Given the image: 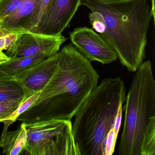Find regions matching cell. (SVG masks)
I'll list each match as a JSON object with an SVG mask.
<instances>
[{
    "instance_id": "cell-6",
    "label": "cell",
    "mask_w": 155,
    "mask_h": 155,
    "mask_svg": "<svg viewBox=\"0 0 155 155\" xmlns=\"http://www.w3.org/2000/svg\"><path fill=\"white\" fill-rule=\"evenodd\" d=\"M81 0H51L37 26L30 32L58 36L70 26Z\"/></svg>"
},
{
    "instance_id": "cell-14",
    "label": "cell",
    "mask_w": 155,
    "mask_h": 155,
    "mask_svg": "<svg viewBox=\"0 0 155 155\" xmlns=\"http://www.w3.org/2000/svg\"><path fill=\"white\" fill-rule=\"evenodd\" d=\"M140 155H155V117L150 120L144 131Z\"/></svg>"
},
{
    "instance_id": "cell-16",
    "label": "cell",
    "mask_w": 155,
    "mask_h": 155,
    "mask_svg": "<svg viewBox=\"0 0 155 155\" xmlns=\"http://www.w3.org/2000/svg\"><path fill=\"white\" fill-rule=\"evenodd\" d=\"M50 1L40 0L34 12L22 27L21 33L28 32L37 26Z\"/></svg>"
},
{
    "instance_id": "cell-3",
    "label": "cell",
    "mask_w": 155,
    "mask_h": 155,
    "mask_svg": "<svg viewBox=\"0 0 155 155\" xmlns=\"http://www.w3.org/2000/svg\"><path fill=\"white\" fill-rule=\"evenodd\" d=\"M59 53L56 71L31 108L51 103L48 118L71 120L97 85L99 75L91 61L71 43L64 46Z\"/></svg>"
},
{
    "instance_id": "cell-19",
    "label": "cell",
    "mask_w": 155,
    "mask_h": 155,
    "mask_svg": "<svg viewBox=\"0 0 155 155\" xmlns=\"http://www.w3.org/2000/svg\"><path fill=\"white\" fill-rule=\"evenodd\" d=\"M24 100L0 102V120L11 115Z\"/></svg>"
},
{
    "instance_id": "cell-12",
    "label": "cell",
    "mask_w": 155,
    "mask_h": 155,
    "mask_svg": "<svg viewBox=\"0 0 155 155\" xmlns=\"http://www.w3.org/2000/svg\"><path fill=\"white\" fill-rule=\"evenodd\" d=\"M48 58L45 54L31 57L11 58L10 60L0 66V71L9 76H14L34 67Z\"/></svg>"
},
{
    "instance_id": "cell-10",
    "label": "cell",
    "mask_w": 155,
    "mask_h": 155,
    "mask_svg": "<svg viewBox=\"0 0 155 155\" xmlns=\"http://www.w3.org/2000/svg\"><path fill=\"white\" fill-rule=\"evenodd\" d=\"M39 1L25 0L18 8L2 20L1 31L22 34V27L34 12Z\"/></svg>"
},
{
    "instance_id": "cell-23",
    "label": "cell",
    "mask_w": 155,
    "mask_h": 155,
    "mask_svg": "<svg viewBox=\"0 0 155 155\" xmlns=\"http://www.w3.org/2000/svg\"><path fill=\"white\" fill-rule=\"evenodd\" d=\"M2 22V20L0 18V31L1 30Z\"/></svg>"
},
{
    "instance_id": "cell-21",
    "label": "cell",
    "mask_w": 155,
    "mask_h": 155,
    "mask_svg": "<svg viewBox=\"0 0 155 155\" xmlns=\"http://www.w3.org/2000/svg\"><path fill=\"white\" fill-rule=\"evenodd\" d=\"M154 1L155 0H151V4H152V6H151V10L150 11L151 14L152 15V18H153V20H154V22L155 21V5H154Z\"/></svg>"
},
{
    "instance_id": "cell-22",
    "label": "cell",
    "mask_w": 155,
    "mask_h": 155,
    "mask_svg": "<svg viewBox=\"0 0 155 155\" xmlns=\"http://www.w3.org/2000/svg\"><path fill=\"white\" fill-rule=\"evenodd\" d=\"M98 1L102 2H111L114 1H119V0H98Z\"/></svg>"
},
{
    "instance_id": "cell-7",
    "label": "cell",
    "mask_w": 155,
    "mask_h": 155,
    "mask_svg": "<svg viewBox=\"0 0 155 155\" xmlns=\"http://www.w3.org/2000/svg\"><path fill=\"white\" fill-rule=\"evenodd\" d=\"M72 45L90 61L112 63L117 58L115 51L93 29L79 27L69 33Z\"/></svg>"
},
{
    "instance_id": "cell-11",
    "label": "cell",
    "mask_w": 155,
    "mask_h": 155,
    "mask_svg": "<svg viewBox=\"0 0 155 155\" xmlns=\"http://www.w3.org/2000/svg\"><path fill=\"white\" fill-rule=\"evenodd\" d=\"M27 143V130L25 123H22L16 130H3L0 147L3 154L8 155H21Z\"/></svg>"
},
{
    "instance_id": "cell-2",
    "label": "cell",
    "mask_w": 155,
    "mask_h": 155,
    "mask_svg": "<svg viewBox=\"0 0 155 155\" xmlns=\"http://www.w3.org/2000/svg\"><path fill=\"white\" fill-rule=\"evenodd\" d=\"M126 98L120 78L103 79L90 93L75 114L74 139L81 155H111L118 135L113 127Z\"/></svg>"
},
{
    "instance_id": "cell-20",
    "label": "cell",
    "mask_w": 155,
    "mask_h": 155,
    "mask_svg": "<svg viewBox=\"0 0 155 155\" xmlns=\"http://www.w3.org/2000/svg\"><path fill=\"white\" fill-rule=\"evenodd\" d=\"M11 58L6 55L3 51L0 50V66L10 60Z\"/></svg>"
},
{
    "instance_id": "cell-13",
    "label": "cell",
    "mask_w": 155,
    "mask_h": 155,
    "mask_svg": "<svg viewBox=\"0 0 155 155\" xmlns=\"http://www.w3.org/2000/svg\"><path fill=\"white\" fill-rule=\"evenodd\" d=\"M25 98L24 90L13 77L0 71V102Z\"/></svg>"
},
{
    "instance_id": "cell-18",
    "label": "cell",
    "mask_w": 155,
    "mask_h": 155,
    "mask_svg": "<svg viewBox=\"0 0 155 155\" xmlns=\"http://www.w3.org/2000/svg\"><path fill=\"white\" fill-rule=\"evenodd\" d=\"M25 0H0V18L2 20L12 13Z\"/></svg>"
},
{
    "instance_id": "cell-17",
    "label": "cell",
    "mask_w": 155,
    "mask_h": 155,
    "mask_svg": "<svg viewBox=\"0 0 155 155\" xmlns=\"http://www.w3.org/2000/svg\"><path fill=\"white\" fill-rule=\"evenodd\" d=\"M21 34L0 31V50L11 51Z\"/></svg>"
},
{
    "instance_id": "cell-5",
    "label": "cell",
    "mask_w": 155,
    "mask_h": 155,
    "mask_svg": "<svg viewBox=\"0 0 155 155\" xmlns=\"http://www.w3.org/2000/svg\"><path fill=\"white\" fill-rule=\"evenodd\" d=\"M27 143L22 153L31 155H81L71 120L46 119L25 124Z\"/></svg>"
},
{
    "instance_id": "cell-8",
    "label": "cell",
    "mask_w": 155,
    "mask_h": 155,
    "mask_svg": "<svg viewBox=\"0 0 155 155\" xmlns=\"http://www.w3.org/2000/svg\"><path fill=\"white\" fill-rule=\"evenodd\" d=\"M67 39L62 34L49 36L28 31L21 34L8 53L11 58L31 57L40 54L49 57L58 52Z\"/></svg>"
},
{
    "instance_id": "cell-1",
    "label": "cell",
    "mask_w": 155,
    "mask_h": 155,
    "mask_svg": "<svg viewBox=\"0 0 155 155\" xmlns=\"http://www.w3.org/2000/svg\"><path fill=\"white\" fill-rule=\"evenodd\" d=\"M88 8L92 29L115 51L122 65L136 72L145 57L152 15L147 0H81Z\"/></svg>"
},
{
    "instance_id": "cell-9",
    "label": "cell",
    "mask_w": 155,
    "mask_h": 155,
    "mask_svg": "<svg viewBox=\"0 0 155 155\" xmlns=\"http://www.w3.org/2000/svg\"><path fill=\"white\" fill-rule=\"evenodd\" d=\"M59 55V52H57L31 68L12 76L24 90L25 97L44 88L56 71Z\"/></svg>"
},
{
    "instance_id": "cell-15",
    "label": "cell",
    "mask_w": 155,
    "mask_h": 155,
    "mask_svg": "<svg viewBox=\"0 0 155 155\" xmlns=\"http://www.w3.org/2000/svg\"><path fill=\"white\" fill-rule=\"evenodd\" d=\"M41 91L36 92L26 98L11 115L0 120V122H3L4 124V127L8 129L10 125L15 122L20 115L31 108L33 103L38 97Z\"/></svg>"
},
{
    "instance_id": "cell-4",
    "label": "cell",
    "mask_w": 155,
    "mask_h": 155,
    "mask_svg": "<svg viewBox=\"0 0 155 155\" xmlns=\"http://www.w3.org/2000/svg\"><path fill=\"white\" fill-rule=\"evenodd\" d=\"M125 119L119 155H140L142 137L155 117V81L149 60L139 67L125 98Z\"/></svg>"
}]
</instances>
